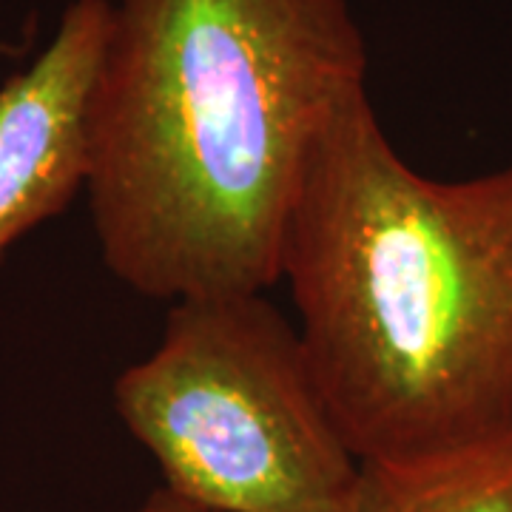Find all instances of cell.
Masks as SVG:
<instances>
[{
  "mask_svg": "<svg viewBox=\"0 0 512 512\" xmlns=\"http://www.w3.org/2000/svg\"><path fill=\"white\" fill-rule=\"evenodd\" d=\"M367 92L350 0H111L89 208L148 299L265 293L313 146Z\"/></svg>",
  "mask_w": 512,
  "mask_h": 512,
  "instance_id": "6da1fadb",
  "label": "cell"
},
{
  "mask_svg": "<svg viewBox=\"0 0 512 512\" xmlns=\"http://www.w3.org/2000/svg\"><path fill=\"white\" fill-rule=\"evenodd\" d=\"M282 279L362 464L427 456L512 421V165L427 177L359 94L305 165Z\"/></svg>",
  "mask_w": 512,
  "mask_h": 512,
  "instance_id": "7a4b0ae2",
  "label": "cell"
},
{
  "mask_svg": "<svg viewBox=\"0 0 512 512\" xmlns=\"http://www.w3.org/2000/svg\"><path fill=\"white\" fill-rule=\"evenodd\" d=\"M265 293L174 302L160 345L114 379V410L160 490L197 510L345 512L362 461Z\"/></svg>",
  "mask_w": 512,
  "mask_h": 512,
  "instance_id": "3957f363",
  "label": "cell"
},
{
  "mask_svg": "<svg viewBox=\"0 0 512 512\" xmlns=\"http://www.w3.org/2000/svg\"><path fill=\"white\" fill-rule=\"evenodd\" d=\"M111 0H69L43 52L0 86V262L89 183V106Z\"/></svg>",
  "mask_w": 512,
  "mask_h": 512,
  "instance_id": "277c9868",
  "label": "cell"
},
{
  "mask_svg": "<svg viewBox=\"0 0 512 512\" xmlns=\"http://www.w3.org/2000/svg\"><path fill=\"white\" fill-rule=\"evenodd\" d=\"M345 512H512V421L404 461H365Z\"/></svg>",
  "mask_w": 512,
  "mask_h": 512,
  "instance_id": "5b68a950",
  "label": "cell"
},
{
  "mask_svg": "<svg viewBox=\"0 0 512 512\" xmlns=\"http://www.w3.org/2000/svg\"><path fill=\"white\" fill-rule=\"evenodd\" d=\"M137 512H205L197 510V507H191V504H185L180 498H174V495H168L165 490H157V493H151L137 507Z\"/></svg>",
  "mask_w": 512,
  "mask_h": 512,
  "instance_id": "8992f818",
  "label": "cell"
}]
</instances>
